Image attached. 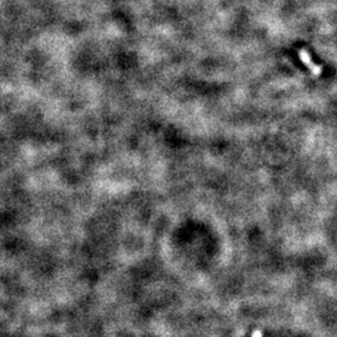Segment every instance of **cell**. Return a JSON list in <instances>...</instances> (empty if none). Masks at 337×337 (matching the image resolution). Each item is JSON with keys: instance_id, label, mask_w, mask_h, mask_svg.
I'll return each instance as SVG.
<instances>
[{"instance_id": "6da1fadb", "label": "cell", "mask_w": 337, "mask_h": 337, "mask_svg": "<svg viewBox=\"0 0 337 337\" xmlns=\"http://www.w3.org/2000/svg\"><path fill=\"white\" fill-rule=\"evenodd\" d=\"M299 58L302 62V64L306 65V67L310 70V72H311L312 75L320 76V75L322 74V67H320V65H317L316 63L312 60L311 55H310V53H307L306 50L305 49L299 50Z\"/></svg>"}]
</instances>
